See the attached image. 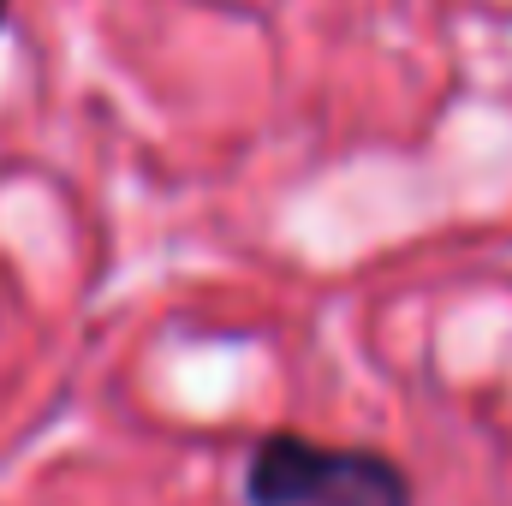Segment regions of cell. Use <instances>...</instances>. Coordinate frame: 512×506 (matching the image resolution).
I'll return each mask as SVG.
<instances>
[{"instance_id":"obj_1","label":"cell","mask_w":512,"mask_h":506,"mask_svg":"<svg viewBox=\"0 0 512 506\" xmlns=\"http://www.w3.org/2000/svg\"><path fill=\"white\" fill-rule=\"evenodd\" d=\"M251 506H411V477L370 447H328L310 435H262L245 465Z\"/></svg>"},{"instance_id":"obj_2","label":"cell","mask_w":512,"mask_h":506,"mask_svg":"<svg viewBox=\"0 0 512 506\" xmlns=\"http://www.w3.org/2000/svg\"><path fill=\"white\" fill-rule=\"evenodd\" d=\"M0 18H6V0H0Z\"/></svg>"}]
</instances>
